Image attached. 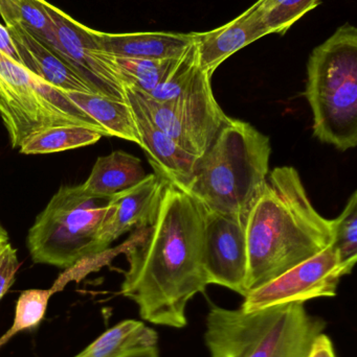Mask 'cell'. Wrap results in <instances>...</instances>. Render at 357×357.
<instances>
[{"label":"cell","instance_id":"obj_2","mask_svg":"<svg viewBox=\"0 0 357 357\" xmlns=\"http://www.w3.org/2000/svg\"><path fill=\"white\" fill-rule=\"evenodd\" d=\"M245 239L249 294L330 245L333 220L312 205L295 167H279L247 216Z\"/></svg>","mask_w":357,"mask_h":357},{"label":"cell","instance_id":"obj_30","mask_svg":"<svg viewBox=\"0 0 357 357\" xmlns=\"http://www.w3.org/2000/svg\"><path fill=\"white\" fill-rule=\"evenodd\" d=\"M8 237H2L0 236V247H2V245H6V243H8Z\"/></svg>","mask_w":357,"mask_h":357},{"label":"cell","instance_id":"obj_18","mask_svg":"<svg viewBox=\"0 0 357 357\" xmlns=\"http://www.w3.org/2000/svg\"><path fill=\"white\" fill-rule=\"evenodd\" d=\"M156 331L143 322L126 320L111 327L73 357H122L157 347Z\"/></svg>","mask_w":357,"mask_h":357},{"label":"cell","instance_id":"obj_8","mask_svg":"<svg viewBox=\"0 0 357 357\" xmlns=\"http://www.w3.org/2000/svg\"><path fill=\"white\" fill-rule=\"evenodd\" d=\"M352 270L341 261L331 243L318 255L249 291L240 310L252 312L281 304H304L316 298L335 297L341 279Z\"/></svg>","mask_w":357,"mask_h":357},{"label":"cell","instance_id":"obj_23","mask_svg":"<svg viewBox=\"0 0 357 357\" xmlns=\"http://www.w3.org/2000/svg\"><path fill=\"white\" fill-rule=\"evenodd\" d=\"M52 289H27L19 296L15 308L14 322L10 331L0 339V347L22 331L39 326L45 316Z\"/></svg>","mask_w":357,"mask_h":357},{"label":"cell","instance_id":"obj_24","mask_svg":"<svg viewBox=\"0 0 357 357\" xmlns=\"http://www.w3.org/2000/svg\"><path fill=\"white\" fill-rule=\"evenodd\" d=\"M333 245L343 264L354 268L357 261V191H354L343 211L333 220Z\"/></svg>","mask_w":357,"mask_h":357},{"label":"cell","instance_id":"obj_14","mask_svg":"<svg viewBox=\"0 0 357 357\" xmlns=\"http://www.w3.org/2000/svg\"><path fill=\"white\" fill-rule=\"evenodd\" d=\"M98 45L107 54L127 58L167 60L184 56L195 44L194 33H104L92 29Z\"/></svg>","mask_w":357,"mask_h":357},{"label":"cell","instance_id":"obj_15","mask_svg":"<svg viewBox=\"0 0 357 357\" xmlns=\"http://www.w3.org/2000/svg\"><path fill=\"white\" fill-rule=\"evenodd\" d=\"M6 29L14 44L19 63L29 73L60 90L94 93L77 73L35 36L19 27Z\"/></svg>","mask_w":357,"mask_h":357},{"label":"cell","instance_id":"obj_5","mask_svg":"<svg viewBox=\"0 0 357 357\" xmlns=\"http://www.w3.org/2000/svg\"><path fill=\"white\" fill-rule=\"evenodd\" d=\"M199 67L194 45L150 92L130 88L153 123L184 152L201 158L228 123L211 85Z\"/></svg>","mask_w":357,"mask_h":357},{"label":"cell","instance_id":"obj_28","mask_svg":"<svg viewBox=\"0 0 357 357\" xmlns=\"http://www.w3.org/2000/svg\"><path fill=\"white\" fill-rule=\"evenodd\" d=\"M122 357H159L157 347L148 348V349L140 350V351L133 352L128 356Z\"/></svg>","mask_w":357,"mask_h":357},{"label":"cell","instance_id":"obj_3","mask_svg":"<svg viewBox=\"0 0 357 357\" xmlns=\"http://www.w3.org/2000/svg\"><path fill=\"white\" fill-rule=\"evenodd\" d=\"M272 146L268 136L239 119H228L207 152L198 159L182 188L207 211L245 225L263 192Z\"/></svg>","mask_w":357,"mask_h":357},{"label":"cell","instance_id":"obj_11","mask_svg":"<svg viewBox=\"0 0 357 357\" xmlns=\"http://www.w3.org/2000/svg\"><path fill=\"white\" fill-rule=\"evenodd\" d=\"M168 181L159 174H149L138 184L107 199V212L98 234L100 253L132 229L152 224Z\"/></svg>","mask_w":357,"mask_h":357},{"label":"cell","instance_id":"obj_20","mask_svg":"<svg viewBox=\"0 0 357 357\" xmlns=\"http://www.w3.org/2000/svg\"><path fill=\"white\" fill-rule=\"evenodd\" d=\"M182 56L167 60H149L108 54L111 68L122 86L147 93L154 89L171 73Z\"/></svg>","mask_w":357,"mask_h":357},{"label":"cell","instance_id":"obj_26","mask_svg":"<svg viewBox=\"0 0 357 357\" xmlns=\"http://www.w3.org/2000/svg\"><path fill=\"white\" fill-rule=\"evenodd\" d=\"M308 357H337L331 340L324 333L319 335Z\"/></svg>","mask_w":357,"mask_h":357},{"label":"cell","instance_id":"obj_19","mask_svg":"<svg viewBox=\"0 0 357 357\" xmlns=\"http://www.w3.org/2000/svg\"><path fill=\"white\" fill-rule=\"evenodd\" d=\"M104 137L100 132L80 126H54L27 136L19 146L24 155L54 154L96 144Z\"/></svg>","mask_w":357,"mask_h":357},{"label":"cell","instance_id":"obj_12","mask_svg":"<svg viewBox=\"0 0 357 357\" xmlns=\"http://www.w3.org/2000/svg\"><path fill=\"white\" fill-rule=\"evenodd\" d=\"M124 93L133 115L140 146L146 153L154 173L178 188H184L194 174L198 158L184 152L153 123L130 88H124Z\"/></svg>","mask_w":357,"mask_h":357},{"label":"cell","instance_id":"obj_9","mask_svg":"<svg viewBox=\"0 0 357 357\" xmlns=\"http://www.w3.org/2000/svg\"><path fill=\"white\" fill-rule=\"evenodd\" d=\"M54 26V43L50 47L94 93L125 102L124 87L113 73L108 54L96 43L92 29L82 24L54 4L43 0Z\"/></svg>","mask_w":357,"mask_h":357},{"label":"cell","instance_id":"obj_17","mask_svg":"<svg viewBox=\"0 0 357 357\" xmlns=\"http://www.w3.org/2000/svg\"><path fill=\"white\" fill-rule=\"evenodd\" d=\"M62 91L78 108L92 117L104 130L108 137L121 138L140 146V137L136 131L133 115L126 100L119 102L107 96L87 92Z\"/></svg>","mask_w":357,"mask_h":357},{"label":"cell","instance_id":"obj_6","mask_svg":"<svg viewBox=\"0 0 357 357\" xmlns=\"http://www.w3.org/2000/svg\"><path fill=\"white\" fill-rule=\"evenodd\" d=\"M305 98L314 135L341 152L357 146V29L346 23L316 46L307 63Z\"/></svg>","mask_w":357,"mask_h":357},{"label":"cell","instance_id":"obj_22","mask_svg":"<svg viewBox=\"0 0 357 357\" xmlns=\"http://www.w3.org/2000/svg\"><path fill=\"white\" fill-rule=\"evenodd\" d=\"M321 0H259L254 4L268 35H284Z\"/></svg>","mask_w":357,"mask_h":357},{"label":"cell","instance_id":"obj_16","mask_svg":"<svg viewBox=\"0 0 357 357\" xmlns=\"http://www.w3.org/2000/svg\"><path fill=\"white\" fill-rule=\"evenodd\" d=\"M146 176L140 158L124 151H115L96 159L89 177L81 186L92 197L108 199L138 184Z\"/></svg>","mask_w":357,"mask_h":357},{"label":"cell","instance_id":"obj_25","mask_svg":"<svg viewBox=\"0 0 357 357\" xmlns=\"http://www.w3.org/2000/svg\"><path fill=\"white\" fill-rule=\"evenodd\" d=\"M18 268L17 250L8 241L0 247V300L14 283Z\"/></svg>","mask_w":357,"mask_h":357},{"label":"cell","instance_id":"obj_4","mask_svg":"<svg viewBox=\"0 0 357 357\" xmlns=\"http://www.w3.org/2000/svg\"><path fill=\"white\" fill-rule=\"evenodd\" d=\"M325 328L303 303L252 312L212 306L205 339L212 357H308Z\"/></svg>","mask_w":357,"mask_h":357},{"label":"cell","instance_id":"obj_1","mask_svg":"<svg viewBox=\"0 0 357 357\" xmlns=\"http://www.w3.org/2000/svg\"><path fill=\"white\" fill-rule=\"evenodd\" d=\"M205 209L168 183L148 234L125 252L121 294L136 302L144 320L182 328L186 307L207 281L203 268Z\"/></svg>","mask_w":357,"mask_h":357},{"label":"cell","instance_id":"obj_7","mask_svg":"<svg viewBox=\"0 0 357 357\" xmlns=\"http://www.w3.org/2000/svg\"><path fill=\"white\" fill-rule=\"evenodd\" d=\"M102 199L86 193L81 185L60 187L27 233L33 261L69 268L101 254L98 234L107 212Z\"/></svg>","mask_w":357,"mask_h":357},{"label":"cell","instance_id":"obj_29","mask_svg":"<svg viewBox=\"0 0 357 357\" xmlns=\"http://www.w3.org/2000/svg\"><path fill=\"white\" fill-rule=\"evenodd\" d=\"M0 236L8 237V233H6V231L4 230L3 227H2L1 224H0Z\"/></svg>","mask_w":357,"mask_h":357},{"label":"cell","instance_id":"obj_13","mask_svg":"<svg viewBox=\"0 0 357 357\" xmlns=\"http://www.w3.org/2000/svg\"><path fill=\"white\" fill-rule=\"evenodd\" d=\"M266 35L268 31L254 6L222 26L194 33L199 67L212 77L232 54Z\"/></svg>","mask_w":357,"mask_h":357},{"label":"cell","instance_id":"obj_21","mask_svg":"<svg viewBox=\"0 0 357 357\" xmlns=\"http://www.w3.org/2000/svg\"><path fill=\"white\" fill-rule=\"evenodd\" d=\"M0 17L4 27L25 29L48 48L54 45V26L43 0H0Z\"/></svg>","mask_w":357,"mask_h":357},{"label":"cell","instance_id":"obj_27","mask_svg":"<svg viewBox=\"0 0 357 357\" xmlns=\"http://www.w3.org/2000/svg\"><path fill=\"white\" fill-rule=\"evenodd\" d=\"M0 50H2L4 54H8V56L19 62L18 56H17L16 50H15L12 39H10L6 27L1 23H0Z\"/></svg>","mask_w":357,"mask_h":357},{"label":"cell","instance_id":"obj_10","mask_svg":"<svg viewBox=\"0 0 357 357\" xmlns=\"http://www.w3.org/2000/svg\"><path fill=\"white\" fill-rule=\"evenodd\" d=\"M203 268L207 284H217L247 296L245 226L205 210Z\"/></svg>","mask_w":357,"mask_h":357}]
</instances>
